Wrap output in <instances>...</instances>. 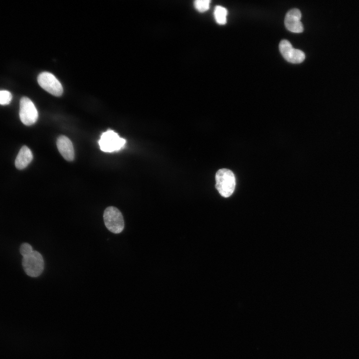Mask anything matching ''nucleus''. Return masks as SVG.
Listing matches in <instances>:
<instances>
[{"label": "nucleus", "mask_w": 359, "mask_h": 359, "mask_svg": "<svg viewBox=\"0 0 359 359\" xmlns=\"http://www.w3.org/2000/svg\"><path fill=\"white\" fill-rule=\"evenodd\" d=\"M215 187L219 193L224 197H228L233 193L235 187V178L230 170H219L215 175Z\"/></svg>", "instance_id": "1"}, {"label": "nucleus", "mask_w": 359, "mask_h": 359, "mask_svg": "<svg viewBox=\"0 0 359 359\" xmlns=\"http://www.w3.org/2000/svg\"><path fill=\"white\" fill-rule=\"evenodd\" d=\"M126 142L124 139L112 130L103 132L98 141L101 150L109 153L120 150L125 146Z\"/></svg>", "instance_id": "2"}, {"label": "nucleus", "mask_w": 359, "mask_h": 359, "mask_svg": "<svg viewBox=\"0 0 359 359\" xmlns=\"http://www.w3.org/2000/svg\"><path fill=\"white\" fill-rule=\"evenodd\" d=\"M23 268L29 276L36 277L40 275L44 269V260L40 253L33 251L29 255L23 257Z\"/></svg>", "instance_id": "3"}, {"label": "nucleus", "mask_w": 359, "mask_h": 359, "mask_svg": "<svg viewBox=\"0 0 359 359\" xmlns=\"http://www.w3.org/2000/svg\"><path fill=\"white\" fill-rule=\"evenodd\" d=\"M103 218L106 227L111 232L118 234L123 230V217L117 208L114 206L107 207L104 212Z\"/></svg>", "instance_id": "4"}, {"label": "nucleus", "mask_w": 359, "mask_h": 359, "mask_svg": "<svg viewBox=\"0 0 359 359\" xmlns=\"http://www.w3.org/2000/svg\"><path fill=\"white\" fill-rule=\"evenodd\" d=\"M39 85L45 91L55 96H60L63 92V87L52 73L43 72L37 77Z\"/></svg>", "instance_id": "5"}, {"label": "nucleus", "mask_w": 359, "mask_h": 359, "mask_svg": "<svg viewBox=\"0 0 359 359\" xmlns=\"http://www.w3.org/2000/svg\"><path fill=\"white\" fill-rule=\"evenodd\" d=\"M19 118L26 126L34 124L38 118L37 110L32 101L26 97L21 98L19 104Z\"/></svg>", "instance_id": "6"}, {"label": "nucleus", "mask_w": 359, "mask_h": 359, "mask_svg": "<svg viewBox=\"0 0 359 359\" xmlns=\"http://www.w3.org/2000/svg\"><path fill=\"white\" fill-rule=\"evenodd\" d=\"M279 47L283 57L289 62L300 63L305 58V53L299 49L294 48L287 40H281Z\"/></svg>", "instance_id": "7"}, {"label": "nucleus", "mask_w": 359, "mask_h": 359, "mask_svg": "<svg viewBox=\"0 0 359 359\" xmlns=\"http://www.w3.org/2000/svg\"><path fill=\"white\" fill-rule=\"evenodd\" d=\"M301 13L297 8L288 11L285 17L284 23L286 28L293 32L300 33L303 30V25L301 22Z\"/></svg>", "instance_id": "8"}, {"label": "nucleus", "mask_w": 359, "mask_h": 359, "mask_svg": "<svg viewBox=\"0 0 359 359\" xmlns=\"http://www.w3.org/2000/svg\"><path fill=\"white\" fill-rule=\"evenodd\" d=\"M57 149L62 157L68 161H72L74 158L73 144L67 137L61 135L57 140Z\"/></svg>", "instance_id": "9"}, {"label": "nucleus", "mask_w": 359, "mask_h": 359, "mask_svg": "<svg viewBox=\"0 0 359 359\" xmlns=\"http://www.w3.org/2000/svg\"><path fill=\"white\" fill-rule=\"evenodd\" d=\"M33 155L27 146H23L19 150L15 160V166L18 170L25 168L31 162Z\"/></svg>", "instance_id": "10"}, {"label": "nucleus", "mask_w": 359, "mask_h": 359, "mask_svg": "<svg viewBox=\"0 0 359 359\" xmlns=\"http://www.w3.org/2000/svg\"><path fill=\"white\" fill-rule=\"evenodd\" d=\"M227 10L220 5L215 6L214 11V16L217 23L219 24H224L226 22V16Z\"/></svg>", "instance_id": "11"}, {"label": "nucleus", "mask_w": 359, "mask_h": 359, "mask_svg": "<svg viewBox=\"0 0 359 359\" xmlns=\"http://www.w3.org/2000/svg\"><path fill=\"white\" fill-rule=\"evenodd\" d=\"M210 0H196L194 1L195 8L200 12H204L209 9Z\"/></svg>", "instance_id": "12"}, {"label": "nucleus", "mask_w": 359, "mask_h": 359, "mask_svg": "<svg viewBox=\"0 0 359 359\" xmlns=\"http://www.w3.org/2000/svg\"><path fill=\"white\" fill-rule=\"evenodd\" d=\"M12 99L11 94L7 90H0V105H6L10 103Z\"/></svg>", "instance_id": "13"}, {"label": "nucleus", "mask_w": 359, "mask_h": 359, "mask_svg": "<svg viewBox=\"0 0 359 359\" xmlns=\"http://www.w3.org/2000/svg\"><path fill=\"white\" fill-rule=\"evenodd\" d=\"M32 246L28 243H24L20 247V252L23 257L29 255L33 251Z\"/></svg>", "instance_id": "14"}]
</instances>
